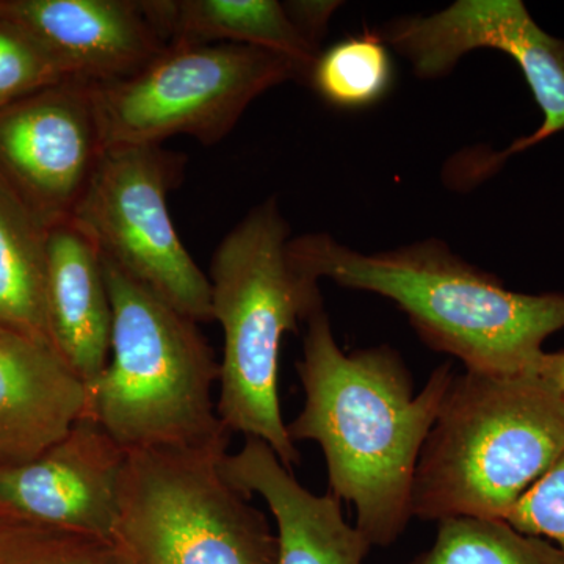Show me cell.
Instances as JSON below:
<instances>
[{"mask_svg":"<svg viewBox=\"0 0 564 564\" xmlns=\"http://www.w3.org/2000/svg\"><path fill=\"white\" fill-rule=\"evenodd\" d=\"M296 372L304 404L288 425L293 443L318 444L329 492L355 507V525L372 547H389L413 519L415 467L454 383V364H441L414 393L395 348L345 352L322 307L306 323Z\"/></svg>","mask_w":564,"mask_h":564,"instance_id":"cell-1","label":"cell"},{"mask_svg":"<svg viewBox=\"0 0 564 564\" xmlns=\"http://www.w3.org/2000/svg\"><path fill=\"white\" fill-rule=\"evenodd\" d=\"M293 258L318 280L391 300L423 344L466 372H529L564 329V293L510 291L440 239L362 252L328 232L292 237Z\"/></svg>","mask_w":564,"mask_h":564,"instance_id":"cell-2","label":"cell"},{"mask_svg":"<svg viewBox=\"0 0 564 564\" xmlns=\"http://www.w3.org/2000/svg\"><path fill=\"white\" fill-rule=\"evenodd\" d=\"M291 226L276 196L248 212L212 256V322L223 332L218 417L229 433L269 445L285 467L300 463L280 402L284 334L325 307L318 278L293 258Z\"/></svg>","mask_w":564,"mask_h":564,"instance_id":"cell-3","label":"cell"},{"mask_svg":"<svg viewBox=\"0 0 564 564\" xmlns=\"http://www.w3.org/2000/svg\"><path fill=\"white\" fill-rule=\"evenodd\" d=\"M564 454V397L534 370L456 373L415 467L422 521L505 519Z\"/></svg>","mask_w":564,"mask_h":564,"instance_id":"cell-4","label":"cell"},{"mask_svg":"<svg viewBox=\"0 0 564 564\" xmlns=\"http://www.w3.org/2000/svg\"><path fill=\"white\" fill-rule=\"evenodd\" d=\"M111 339L106 369L87 386V411L128 452L229 447L212 391L220 381L198 322L102 258Z\"/></svg>","mask_w":564,"mask_h":564,"instance_id":"cell-5","label":"cell"},{"mask_svg":"<svg viewBox=\"0 0 564 564\" xmlns=\"http://www.w3.org/2000/svg\"><path fill=\"white\" fill-rule=\"evenodd\" d=\"M228 448L128 452L115 543L131 564H276L265 514L221 473Z\"/></svg>","mask_w":564,"mask_h":564,"instance_id":"cell-6","label":"cell"},{"mask_svg":"<svg viewBox=\"0 0 564 564\" xmlns=\"http://www.w3.org/2000/svg\"><path fill=\"white\" fill-rule=\"evenodd\" d=\"M302 82L284 55L228 43H173L135 76L93 84L107 147L188 135L217 144L263 93Z\"/></svg>","mask_w":564,"mask_h":564,"instance_id":"cell-7","label":"cell"},{"mask_svg":"<svg viewBox=\"0 0 564 564\" xmlns=\"http://www.w3.org/2000/svg\"><path fill=\"white\" fill-rule=\"evenodd\" d=\"M185 155L162 144H113L104 151L69 221L106 261L198 323L212 322L210 282L184 247L169 193Z\"/></svg>","mask_w":564,"mask_h":564,"instance_id":"cell-8","label":"cell"},{"mask_svg":"<svg viewBox=\"0 0 564 564\" xmlns=\"http://www.w3.org/2000/svg\"><path fill=\"white\" fill-rule=\"evenodd\" d=\"M375 32L421 79L448 76L474 51L502 52L516 63L541 110V124L507 150L481 158L486 177L513 155L564 133V40L544 31L522 0H456L436 13L395 18Z\"/></svg>","mask_w":564,"mask_h":564,"instance_id":"cell-9","label":"cell"},{"mask_svg":"<svg viewBox=\"0 0 564 564\" xmlns=\"http://www.w3.org/2000/svg\"><path fill=\"white\" fill-rule=\"evenodd\" d=\"M106 150L88 82H62L0 109V176L50 229L69 220Z\"/></svg>","mask_w":564,"mask_h":564,"instance_id":"cell-10","label":"cell"},{"mask_svg":"<svg viewBox=\"0 0 564 564\" xmlns=\"http://www.w3.org/2000/svg\"><path fill=\"white\" fill-rule=\"evenodd\" d=\"M126 463L128 451L82 415L31 462L0 464V521L111 538Z\"/></svg>","mask_w":564,"mask_h":564,"instance_id":"cell-11","label":"cell"},{"mask_svg":"<svg viewBox=\"0 0 564 564\" xmlns=\"http://www.w3.org/2000/svg\"><path fill=\"white\" fill-rule=\"evenodd\" d=\"M0 17L88 84L129 79L169 46L140 0H0Z\"/></svg>","mask_w":564,"mask_h":564,"instance_id":"cell-12","label":"cell"},{"mask_svg":"<svg viewBox=\"0 0 564 564\" xmlns=\"http://www.w3.org/2000/svg\"><path fill=\"white\" fill-rule=\"evenodd\" d=\"M221 473L243 496L262 497L276 522V564H364L372 544L345 521L340 500L304 488L262 441L247 437Z\"/></svg>","mask_w":564,"mask_h":564,"instance_id":"cell-13","label":"cell"},{"mask_svg":"<svg viewBox=\"0 0 564 564\" xmlns=\"http://www.w3.org/2000/svg\"><path fill=\"white\" fill-rule=\"evenodd\" d=\"M87 411V384L51 344L0 329V464L31 462Z\"/></svg>","mask_w":564,"mask_h":564,"instance_id":"cell-14","label":"cell"},{"mask_svg":"<svg viewBox=\"0 0 564 564\" xmlns=\"http://www.w3.org/2000/svg\"><path fill=\"white\" fill-rule=\"evenodd\" d=\"M46 306L52 345L91 384L109 362L113 315L101 252L69 220L47 237Z\"/></svg>","mask_w":564,"mask_h":564,"instance_id":"cell-15","label":"cell"},{"mask_svg":"<svg viewBox=\"0 0 564 564\" xmlns=\"http://www.w3.org/2000/svg\"><path fill=\"white\" fill-rule=\"evenodd\" d=\"M163 40L173 43H228L291 58L310 79L321 50L296 29L278 0H140Z\"/></svg>","mask_w":564,"mask_h":564,"instance_id":"cell-16","label":"cell"},{"mask_svg":"<svg viewBox=\"0 0 564 564\" xmlns=\"http://www.w3.org/2000/svg\"><path fill=\"white\" fill-rule=\"evenodd\" d=\"M47 237L50 228L0 176V329L52 345L46 306Z\"/></svg>","mask_w":564,"mask_h":564,"instance_id":"cell-17","label":"cell"},{"mask_svg":"<svg viewBox=\"0 0 564 564\" xmlns=\"http://www.w3.org/2000/svg\"><path fill=\"white\" fill-rule=\"evenodd\" d=\"M307 84L328 106L340 110L369 109L383 101L393 84L388 44L377 32L348 36L321 51Z\"/></svg>","mask_w":564,"mask_h":564,"instance_id":"cell-18","label":"cell"},{"mask_svg":"<svg viewBox=\"0 0 564 564\" xmlns=\"http://www.w3.org/2000/svg\"><path fill=\"white\" fill-rule=\"evenodd\" d=\"M437 524L432 547L408 564H564L554 544L503 519L454 518Z\"/></svg>","mask_w":564,"mask_h":564,"instance_id":"cell-19","label":"cell"},{"mask_svg":"<svg viewBox=\"0 0 564 564\" xmlns=\"http://www.w3.org/2000/svg\"><path fill=\"white\" fill-rule=\"evenodd\" d=\"M0 564H131L111 538L0 521Z\"/></svg>","mask_w":564,"mask_h":564,"instance_id":"cell-20","label":"cell"},{"mask_svg":"<svg viewBox=\"0 0 564 564\" xmlns=\"http://www.w3.org/2000/svg\"><path fill=\"white\" fill-rule=\"evenodd\" d=\"M73 80L43 47L0 17V109Z\"/></svg>","mask_w":564,"mask_h":564,"instance_id":"cell-21","label":"cell"},{"mask_svg":"<svg viewBox=\"0 0 564 564\" xmlns=\"http://www.w3.org/2000/svg\"><path fill=\"white\" fill-rule=\"evenodd\" d=\"M503 521L519 532L543 538L564 555V454Z\"/></svg>","mask_w":564,"mask_h":564,"instance_id":"cell-22","label":"cell"},{"mask_svg":"<svg viewBox=\"0 0 564 564\" xmlns=\"http://www.w3.org/2000/svg\"><path fill=\"white\" fill-rule=\"evenodd\" d=\"M343 2L337 0H289L284 2L285 11L304 39L321 50L323 36L328 33L333 14L340 9Z\"/></svg>","mask_w":564,"mask_h":564,"instance_id":"cell-23","label":"cell"},{"mask_svg":"<svg viewBox=\"0 0 564 564\" xmlns=\"http://www.w3.org/2000/svg\"><path fill=\"white\" fill-rule=\"evenodd\" d=\"M533 370L554 384L564 397V350L544 351L534 364Z\"/></svg>","mask_w":564,"mask_h":564,"instance_id":"cell-24","label":"cell"},{"mask_svg":"<svg viewBox=\"0 0 564 564\" xmlns=\"http://www.w3.org/2000/svg\"><path fill=\"white\" fill-rule=\"evenodd\" d=\"M563 237H564V214H563Z\"/></svg>","mask_w":564,"mask_h":564,"instance_id":"cell-25","label":"cell"}]
</instances>
